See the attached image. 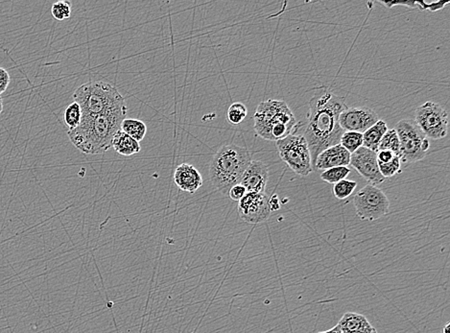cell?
<instances>
[{"label": "cell", "instance_id": "34", "mask_svg": "<svg viewBox=\"0 0 450 333\" xmlns=\"http://www.w3.org/2000/svg\"><path fill=\"white\" fill-rule=\"evenodd\" d=\"M3 112V100H2L1 96H0V115Z\"/></svg>", "mask_w": 450, "mask_h": 333}, {"label": "cell", "instance_id": "32", "mask_svg": "<svg viewBox=\"0 0 450 333\" xmlns=\"http://www.w3.org/2000/svg\"><path fill=\"white\" fill-rule=\"evenodd\" d=\"M317 333H342L341 332L340 328H339V325H335V328H333V329L326 330V332H319Z\"/></svg>", "mask_w": 450, "mask_h": 333}, {"label": "cell", "instance_id": "30", "mask_svg": "<svg viewBox=\"0 0 450 333\" xmlns=\"http://www.w3.org/2000/svg\"><path fill=\"white\" fill-rule=\"evenodd\" d=\"M11 77H10L9 72L3 67H0V94L5 93L8 89Z\"/></svg>", "mask_w": 450, "mask_h": 333}, {"label": "cell", "instance_id": "6", "mask_svg": "<svg viewBox=\"0 0 450 333\" xmlns=\"http://www.w3.org/2000/svg\"><path fill=\"white\" fill-rule=\"evenodd\" d=\"M399 139V158L404 163H417L427 157L430 148L429 139L416 123L403 119L396 126Z\"/></svg>", "mask_w": 450, "mask_h": 333}, {"label": "cell", "instance_id": "13", "mask_svg": "<svg viewBox=\"0 0 450 333\" xmlns=\"http://www.w3.org/2000/svg\"><path fill=\"white\" fill-rule=\"evenodd\" d=\"M269 179V170L263 161H251L240 181L247 192H265Z\"/></svg>", "mask_w": 450, "mask_h": 333}, {"label": "cell", "instance_id": "23", "mask_svg": "<svg viewBox=\"0 0 450 333\" xmlns=\"http://www.w3.org/2000/svg\"><path fill=\"white\" fill-rule=\"evenodd\" d=\"M379 150L392 151L399 156V139L396 130L388 129V131L382 137L379 147Z\"/></svg>", "mask_w": 450, "mask_h": 333}, {"label": "cell", "instance_id": "29", "mask_svg": "<svg viewBox=\"0 0 450 333\" xmlns=\"http://www.w3.org/2000/svg\"><path fill=\"white\" fill-rule=\"evenodd\" d=\"M399 157L394 152L389 150H379L376 152L377 163H386Z\"/></svg>", "mask_w": 450, "mask_h": 333}, {"label": "cell", "instance_id": "5", "mask_svg": "<svg viewBox=\"0 0 450 333\" xmlns=\"http://www.w3.org/2000/svg\"><path fill=\"white\" fill-rule=\"evenodd\" d=\"M74 102L82 111V119L93 118L126 105L125 98L113 84L95 81L83 84L75 91Z\"/></svg>", "mask_w": 450, "mask_h": 333}, {"label": "cell", "instance_id": "35", "mask_svg": "<svg viewBox=\"0 0 450 333\" xmlns=\"http://www.w3.org/2000/svg\"><path fill=\"white\" fill-rule=\"evenodd\" d=\"M371 333H379L377 332V330L376 329L372 330V332Z\"/></svg>", "mask_w": 450, "mask_h": 333}, {"label": "cell", "instance_id": "21", "mask_svg": "<svg viewBox=\"0 0 450 333\" xmlns=\"http://www.w3.org/2000/svg\"><path fill=\"white\" fill-rule=\"evenodd\" d=\"M64 120L69 130L79 126L82 120V111L78 103L74 102L67 106L64 113Z\"/></svg>", "mask_w": 450, "mask_h": 333}, {"label": "cell", "instance_id": "9", "mask_svg": "<svg viewBox=\"0 0 450 333\" xmlns=\"http://www.w3.org/2000/svg\"><path fill=\"white\" fill-rule=\"evenodd\" d=\"M415 123L428 139H444L449 129V113L439 104L427 101L416 111Z\"/></svg>", "mask_w": 450, "mask_h": 333}, {"label": "cell", "instance_id": "7", "mask_svg": "<svg viewBox=\"0 0 450 333\" xmlns=\"http://www.w3.org/2000/svg\"><path fill=\"white\" fill-rule=\"evenodd\" d=\"M280 159L293 172L306 177L313 172L311 151L306 139L301 135H290L277 141Z\"/></svg>", "mask_w": 450, "mask_h": 333}, {"label": "cell", "instance_id": "12", "mask_svg": "<svg viewBox=\"0 0 450 333\" xmlns=\"http://www.w3.org/2000/svg\"><path fill=\"white\" fill-rule=\"evenodd\" d=\"M377 113L369 107L347 108L339 115V124L345 132L363 134L379 122Z\"/></svg>", "mask_w": 450, "mask_h": 333}, {"label": "cell", "instance_id": "16", "mask_svg": "<svg viewBox=\"0 0 450 333\" xmlns=\"http://www.w3.org/2000/svg\"><path fill=\"white\" fill-rule=\"evenodd\" d=\"M342 333H371L374 329L364 315L347 312L338 323Z\"/></svg>", "mask_w": 450, "mask_h": 333}, {"label": "cell", "instance_id": "11", "mask_svg": "<svg viewBox=\"0 0 450 333\" xmlns=\"http://www.w3.org/2000/svg\"><path fill=\"white\" fill-rule=\"evenodd\" d=\"M350 165L368 181L370 185L376 187L385 181V178L379 171L376 152L370 150L366 147H360L350 155Z\"/></svg>", "mask_w": 450, "mask_h": 333}, {"label": "cell", "instance_id": "4", "mask_svg": "<svg viewBox=\"0 0 450 333\" xmlns=\"http://www.w3.org/2000/svg\"><path fill=\"white\" fill-rule=\"evenodd\" d=\"M255 131L266 141H279L296 130L297 122L289 106L283 100L263 101L256 108Z\"/></svg>", "mask_w": 450, "mask_h": 333}, {"label": "cell", "instance_id": "1", "mask_svg": "<svg viewBox=\"0 0 450 333\" xmlns=\"http://www.w3.org/2000/svg\"><path fill=\"white\" fill-rule=\"evenodd\" d=\"M347 108L345 98L336 95L328 87L315 89L309 102L307 125L304 135L311 151L313 170L317 157L321 152L340 144L345 131L339 124V115Z\"/></svg>", "mask_w": 450, "mask_h": 333}, {"label": "cell", "instance_id": "19", "mask_svg": "<svg viewBox=\"0 0 450 333\" xmlns=\"http://www.w3.org/2000/svg\"><path fill=\"white\" fill-rule=\"evenodd\" d=\"M120 130L139 142L146 136L147 126L142 120L125 118L121 123Z\"/></svg>", "mask_w": 450, "mask_h": 333}, {"label": "cell", "instance_id": "17", "mask_svg": "<svg viewBox=\"0 0 450 333\" xmlns=\"http://www.w3.org/2000/svg\"><path fill=\"white\" fill-rule=\"evenodd\" d=\"M112 147L116 153L121 156L130 157L139 153L142 147L139 141H135L124 132L118 131L113 137Z\"/></svg>", "mask_w": 450, "mask_h": 333}, {"label": "cell", "instance_id": "20", "mask_svg": "<svg viewBox=\"0 0 450 333\" xmlns=\"http://www.w3.org/2000/svg\"><path fill=\"white\" fill-rule=\"evenodd\" d=\"M340 144L352 155L363 146V135L357 132H345L341 137Z\"/></svg>", "mask_w": 450, "mask_h": 333}, {"label": "cell", "instance_id": "3", "mask_svg": "<svg viewBox=\"0 0 450 333\" xmlns=\"http://www.w3.org/2000/svg\"><path fill=\"white\" fill-rule=\"evenodd\" d=\"M251 161V153L236 144L223 146L215 154L210 165L212 185L223 193L240 183L242 176Z\"/></svg>", "mask_w": 450, "mask_h": 333}, {"label": "cell", "instance_id": "22", "mask_svg": "<svg viewBox=\"0 0 450 333\" xmlns=\"http://www.w3.org/2000/svg\"><path fill=\"white\" fill-rule=\"evenodd\" d=\"M350 173V169L348 166H339V168L324 170V172L321 174V179L325 181L326 183L335 185V183L340 182V181L345 180Z\"/></svg>", "mask_w": 450, "mask_h": 333}, {"label": "cell", "instance_id": "10", "mask_svg": "<svg viewBox=\"0 0 450 333\" xmlns=\"http://www.w3.org/2000/svg\"><path fill=\"white\" fill-rule=\"evenodd\" d=\"M270 198L265 192H247L238 202V214L246 223L260 224L271 216Z\"/></svg>", "mask_w": 450, "mask_h": 333}, {"label": "cell", "instance_id": "26", "mask_svg": "<svg viewBox=\"0 0 450 333\" xmlns=\"http://www.w3.org/2000/svg\"><path fill=\"white\" fill-rule=\"evenodd\" d=\"M72 5L70 1H58L52 5L53 18L57 21H65L71 16Z\"/></svg>", "mask_w": 450, "mask_h": 333}, {"label": "cell", "instance_id": "8", "mask_svg": "<svg viewBox=\"0 0 450 333\" xmlns=\"http://www.w3.org/2000/svg\"><path fill=\"white\" fill-rule=\"evenodd\" d=\"M357 216L361 220L374 221L387 216L390 211V201L381 188L365 185L353 197Z\"/></svg>", "mask_w": 450, "mask_h": 333}, {"label": "cell", "instance_id": "25", "mask_svg": "<svg viewBox=\"0 0 450 333\" xmlns=\"http://www.w3.org/2000/svg\"><path fill=\"white\" fill-rule=\"evenodd\" d=\"M357 187V182L346 180L345 179V180L335 183V185H333V195L339 200L347 199L348 196L352 194Z\"/></svg>", "mask_w": 450, "mask_h": 333}, {"label": "cell", "instance_id": "28", "mask_svg": "<svg viewBox=\"0 0 450 333\" xmlns=\"http://www.w3.org/2000/svg\"><path fill=\"white\" fill-rule=\"evenodd\" d=\"M246 193L245 187L240 185V183H238V185H234V187L229 190V196L232 201L239 202L242 198L245 196Z\"/></svg>", "mask_w": 450, "mask_h": 333}, {"label": "cell", "instance_id": "31", "mask_svg": "<svg viewBox=\"0 0 450 333\" xmlns=\"http://www.w3.org/2000/svg\"><path fill=\"white\" fill-rule=\"evenodd\" d=\"M269 206L271 209V211H278V209H280V200L279 198H278L277 195H274L271 199H269Z\"/></svg>", "mask_w": 450, "mask_h": 333}, {"label": "cell", "instance_id": "27", "mask_svg": "<svg viewBox=\"0 0 450 333\" xmlns=\"http://www.w3.org/2000/svg\"><path fill=\"white\" fill-rule=\"evenodd\" d=\"M379 171L384 178L394 177L396 174L401 173V161L399 157L386 163H379Z\"/></svg>", "mask_w": 450, "mask_h": 333}, {"label": "cell", "instance_id": "15", "mask_svg": "<svg viewBox=\"0 0 450 333\" xmlns=\"http://www.w3.org/2000/svg\"><path fill=\"white\" fill-rule=\"evenodd\" d=\"M350 154L341 144L325 149L317 157L314 169H326L350 165Z\"/></svg>", "mask_w": 450, "mask_h": 333}, {"label": "cell", "instance_id": "14", "mask_svg": "<svg viewBox=\"0 0 450 333\" xmlns=\"http://www.w3.org/2000/svg\"><path fill=\"white\" fill-rule=\"evenodd\" d=\"M174 182L183 192L195 193L203 185V177L197 168L190 163H181L174 173Z\"/></svg>", "mask_w": 450, "mask_h": 333}, {"label": "cell", "instance_id": "2", "mask_svg": "<svg viewBox=\"0 0 450 333\" xmlns=\"http://www.w3.org/2000/svg\"><path fill=\"white\" fill-rule=\"evenodd\" d=\"M127 106L113 108L93 118L81 120L79 126L69 130L67 136L78 150L89 155H98L112 147L113 137L120 131L125 119Z\"/></svg>", "mask_w": 450, "mask_h": 333}, {"label": "cell", "instance_id": "33", "mask_svg": "<svg viewBox=\"0 0 450 333\" xmlns=\"http://www.w3.org/2000/svg\"><path fill=\"white\" fill-rule=\"evenodd\" d=\"M450 323H447L446 325L442 329L441 333H449Z\"/></svg>", "mask_w": 450, "mask_h": 333}, {"label": "cell", "instance_id": "24", "mask_svg": "<svg viewBox=\"0 0 450 333\" xmlns=\"http://www.w3.org/2000/svg\"><path fill=\"white\" fill-rule=\"evenodd\" d=\"M247 107L243 103L236 102L229 106L227 110V117L232 125L240 124L247 117Z\"/></svg>", "mask_w": 450, "mask_h": 333}, {"label": "cell", "instance_id": "18", "mask_svg": "<svg viewBox=\"0 0 450 333\" xmlns=\"http://www.w3.org/2000/svg\"><path fill=\"white\" fill-rule=\"evenodd\" d=\"M387 131H388V126L386 122L379 119L376 124L363 133V147H366L374 152L379 151L382 137Z\"/></svg>", "mask_w": 450, "mask_h": 333}]
</instances>
